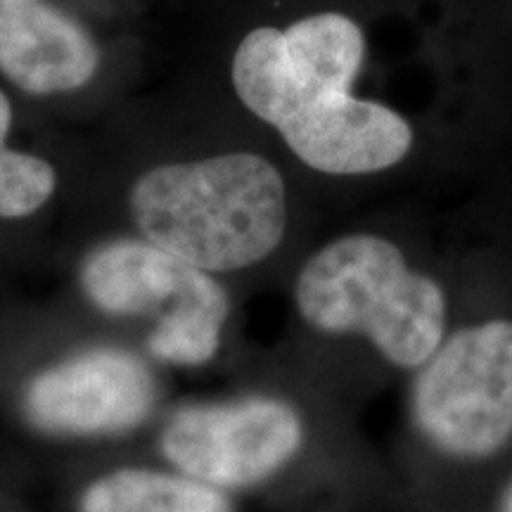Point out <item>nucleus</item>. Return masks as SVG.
<instances>
[{
	"instance_id": "obj_1",
	"label": "nucleus",
	"mask_w": 512,
	"mask_h": 512,
	"mask_svg": "<svg viewBox=\"0 0 512 512\" xmlns=\"http://www.w3.org/2000/svg\"><path fill=\"white\" fill-rule=\"evenodd\" d=\"M361 24L344 12H316L290 27H259L235 50L230 81L256 119L271 126L306 169L370 176L411 155V121L380 100L358 98L366 62Z\"/></svg>"
},
{
	"instance_id": "obj_2",
	"label": "nucleus",
	"mask_w": 512,
	"mask_h": 512,
	"mask_svg": "<svg viewBox=\"0 0 512 512\" xmlns=\"http://www.w3.org/2000/svg\"><path fill=\"white\" fill-rule=\"evenodd\" d=\"M169 403V370L81 318L34 347L24 342L0 370V411L12 430L67 453L138 441Z\"/></svg>"
},
{
	"instance_id": "obj_3",
	"label": "nucleus",
	"mask_w": 512,
	"mask_h": 512,
	"mask_svg": "<svg viewBox=\"0 0 512 512\" xmlns=\"http://www.w3.org/2000/svg\"><path fill=\"white\" fill-rule=\"evenodd\" d=\"M126 230L238 287L283 254L290 192L259 152L155 164L128 185Z\"/></svg>"
},
{
	"instance_id": "obj_4",
	"label": "nucleus",
	"mask_w": 512,
	"mask_h": 512,
	"mask_svg": "<svg viewBox=\"0 0 512 512\" xmlns=\"http://www.w3.org/2000/svg\"><path fill=\"white\" fill-rule=\"evenodd\" d=\"M67 290L81 320L133 342L169 373L219 366L233 342L238 287L126 228L76 249Z\"/></svg>"
},
{
	"instance_id": "obj_5",
	"label": "nucleus",
	"mask_w": 512,
	"mask_h": 512,
	"mask_svg": "<svg viewBox=\"0 0 512 512\" xmlns=\"http://www.w3.org/2000/svg\"><path fill=\"white\" fill-rule=\"evenodd\" d=\"M292 309L320 337L363 339L382 361L418 370L446 339V294L377 233H347L299 264Z\"/></svg>"
},
{
	"instance_id": "obj_6",
	"label": "nucleus",
	"mask_w": 512,
	"mask_h": 512,
	"mask_svg": "<svg viewBox=\"0 0 512 512\" xmlns=\"http://www.w3.org/2000/svg\"><path fill=\"white\" fill-rule=\"evenodd\" d=\"M415 373V430L437 451L486 458L512 437L510 320L453 332Z\"/></svg>"
},
{
	"instance_id": "obj_7",
	"label": "nucleus",
	"mask_w": 512,
	"mask_h": 512,
	"mask_svg": "<svg viewBox=\"0 0 512 512\" xmlns=\"http://www.w3.org/2000/svg\"><path fill=\"white\" fill-rule=\"evenodd\" d=\"M100 48L79 19L48 0H0V76L31 98L91 86Z\"/></svg>"
},
{
	"instance_id": "obj_8",
	"label": "nucleus",
	"mask_w": 512,
	"mask_h": 512,
	"mask_svg": "<svg viewBox=\"0 0 512 512\" xmlns=\"http://www.w3.org/2000/svg\"><path fill=\"white\" fill-rule=\"evenodd\" d=\"M242 498L157 456L110 458L76 479L69 512H242Z\"/></svg>"
},
{
	"instance_id": "obj_9",
	"label": "nucleus",
	"mask_w": 512,
	"mask_h": 512,
	"mask_svg": "<svg viewBox=\"0 0 512 512\" xmlns=\"http://www.w3.org/2000/svg\"><path fill=\"white\" fill-rule=\"evenodd\" d=\"M15 110L8 93L0 88V223L19 226L34 221L50 209L60 174L50 159L10 145Z\"/></svg>"
},
{
	"instance_id": "obj_10",
	"label": "nucleus",
	"mask_w": 512,
	"mask_h": 512,
	"mask_svg": "<svg viewBox=\"0 0 512 512\" xmlns=\"http://www.w3.org/2000/svg\"><path fill=\"white\" fill-rule=\"evenodd\" d=\"M501 512H512V482L505 486L503 498H501Z\"/></svg>"
}]
</instances>
